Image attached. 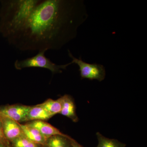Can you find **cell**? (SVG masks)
Here are the masks:
<instances>
[{"instance_id":"1","label":"cell","mask_w":147,"mask_h":147,"mask_svg":"<svg viewBox=\"0 0 147 147\" xmlns=\"http://www.w3.org/2000/svg\"><path fill=\"white\" fill-rule=\"evenodd\" d=\"M88 17L83 0L2 1L0 33L20 51L59 50Z\"/></svg>"},{"instance_id":"2","label":"cell","mask_w":147,"mask_h":147,"mask_svg":"<svg viewBox=\"0 0 147 147\" xmlns=\"http://www.w3.org/2000/svg\"><path fill=\"white\" fill-rule=\"evenodd\" d=\"M45 50L39 51L37 55L22 60H16L14 62V67L17 70L32 67L45 68L49 69L52 73L55 74L62 73V69H66L68 66L72 64L71 62L64 65L56 64L45 57Z\"/></svg>"},{"instance_id":"3","label":"cell","mask_w":147,"mask_h":147,"mask_svg":"<svg viewBox=\"0 0 147 147\" xmlns=\"http://www.w3.org/2000/svg\"><path fill=\"white\" fill-rule=\"evenodd\" d=\"M68 53L69 56L72 59L71 63L79 66L82 79L96 80L100 82L105 79L106 71L104 66L100 64L87 63L82 60L81 57L75 58L69 50H68Z\"/></svg>"},{"instance_id":"4","label":"cell","mask_w":147,"mask_h":147,"mask_svg":"<svg viewBox=\"0 0 147 147\" xmlns=\"http://www.w3.org/2000/svg\"><path fill=\"white\" fill-rule=\"evenodd\" d=\"M31 106L20 104L0 106V115L21 123L27 122V116Z\"/></svg>"},{"instance_id":"5","label":"cell","mask_w":147,"mask_h":147,"mask_svg":"<svg viewBox=\"0 0 147 147\" xmlns=\"http://www.w3.org/2000/svg\"><path fill=\"white\" fill-rule=\"evenodd\" d=\"M0 117L2 124L4 135L9 143L24 135L20 123L1 115H0Z\"/></svg>"},{"instance_id":"6","label":"cell","mask_w":147,"mask_h":147,"mask_svg":"<svg viewBox=\"0 0 147 147\" xmlns=\"http://www.w3.org/2000/svg\"><path fill=\"white\" fill-rule=\"evenodd\" d=\"M62 108L59 114L70 119L74 122H77L79 118L76 113V105L73 98L68 94L61 96Z\"/></svg>"},{"instance_id":"7","label":"cell","mask_w":147,"mask_h":147,"mask_svg":"<svg viewBox=\"0 0 147 147\" xmlns=\"http://www.w3.org/2000/svg\"><path fill=\"white\" fill-rule=\"evenodd\" d=\"M27 124L37 129L42 135L48 138L55 135L67 136L59 129L50 124L42 121H33L28 122Z\"/></svg>"},{"instance_id":"8","label":"cell","mask_w":147,"mask_h":147,"mask_svg":"<svg viewBox=\"0 0 147 147\" xmlns=\"http://www.w3.org/2000/svg\"><path fill=\"white\" fill-rule=\"evenodd\" d=\"M24 136L35 144L43 146L47 138L44 137L37 129L27 124L20 123Z\"/></svg>"},{"instance_id":"9","label":"cell","mask_w":147,"mask_h":147,"mask_svg":"<svg viewBox=\"0 0 147 147\" xmlns=\"http://www.w3.org/2000/svg\"><path fill=\"white\" fill-rule=\"evenodd\" d=\"M53 116L39 104L31 106L27 118V122L33 121H46Z\"/></svg>"},{"instance_id":"10","label":"cell","mask_w":147,"mask_h":147,"mask_svg":"<svg viewBox=\"0 0 147 147\" xmlns=\"http://www.w3.org/2000/svg\"><path fill=\"white\" fill-rule=\"evenodd\" d=\"M71 137L62 135H55L47 138L42 147H72Z\"/></svg>"},{"instance_id":"11","label":"cell","mask_w":147,"mask_h":147,"mask_svg":"<svg viewBox=\"0 0 147 147\" xmlns=\"http://www.w3.org/2000/svg\"><path fill=\"white\" fill-rule=\"evenodd\" d=\"M39 105L53 117L60 113L62 108L61 97L57 100L49 98Z\"/></svg>"},{"instance_id":"12","label":"cell","mask_w":147,"mask_h":147,"mask_svg":"<svg viewBox=\"0 0 147 147\" xmlns=\"http://www.w3.org/2000/svg\"><path fill=\"white\" fill-rule=\"evenodd\" d=\"M98 145L97 147H125L126 145L118 140L104 137L99 132L96 133Z\"/></svg>"},{"instance_id":"13","label":"cell","mask_w":147,"mask_h":147,"mask_svg":"<svg viewBox=\"0 0 147 147\" xmlns=\"http://www.w3.org/2000/svg\"><path fill=\"white\" fill-rule=\"evenodd\" d=\"M10 144L11 147H42L30 141L24 135L13 140Z\"/></svg>"},{"instance_id":"14","label":"cell","mask_w":147,"mask_h":147,"mask_svg":"<svg viewBox=\"0 0 147 147\" xmlns=\"http://www.w3.org/2000/svg\"><path fill=\"white\" fill-rule=\"evenodd\" d=\"M7 141H8L6 139L4 135L2 124L1 120L0 117V142H5Z\"/></svg>"},{"instance_id":"15","label":"cell","mask_w":147,"mask_h":147,"mask_svg":"<svg viewBox=\"0 0 147 147\" xmlns=\"http://www.w3.org/2000/svg\"><path fill=\"white\" fill-rule=\"evenodd\" d=\"M70 140L72 147H84L82 146V145L79 144L76 141H75L74 139L71 138V137L70 138Z\"/></svg>"},{"instance_id":"16","label":"cell","mask_w":147,"mask_h":147,"mask_svg":"<svg viewBox=\"0 0 147 147\" xmlns=\"http://www.w3.org/2000/svg\"><path fill=\"white\" fill-rule=\"evenodd\" d=\"M0 147H11L9 142H0Z\"/></svg>"}]
</instances>
